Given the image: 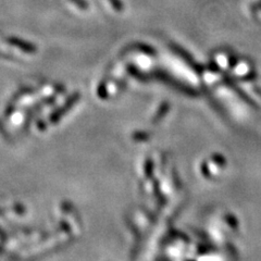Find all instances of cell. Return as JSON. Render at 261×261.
<instances>
[{"label":"cell","instance_id":"6da1fadb","mask_svg":"<svg viewBox=\"0 0 261 261\" xmlns=\"http://www.w3.org/2000/svg\"><path fill=\"white\" fill-rule=\"evenodd\" d=\"M80 98H81V95L79 94V93H75L74 95H72L69 99L65 101V103L62 106V107H60L59 109H57L53 114H51V117H50V123H57V122H58L64 114H65V112H67L69 109H71L72 107H73V105H74L77 100H80Z\"/></svg>","mask_w":261,"mask_h":261},{"label":"cell","instance_id":"7a4b0ae2","mask_svg":"<svg viewBox=\"0 0 261 261\" xmlns=\"http://www.w3.org/2000/svg\"><path fill=\"white\" fill-rule=\"evenodd\" d=\"M7 42L9 43V44H11V45H13V46H15V47L20 48L21 50L25 51L28 54H34V53H36V47L34 45L24 42V40H21L19 38L9 37V38L7 39Z\"/></svg>","mask_w":261,"mask_h":261},{"label":"cell","instance_id":"3957f363","mask_svg":"<svg viewBox=\"0 0 261 261\" xmlns=\"http://www.w3.org/2000/svg\"><path fill=\"white\" fill-rule=\"evenodd\" d=\"M106 95H107V92H106V85L100 84L99 88H98V96H99L100 98H106L107 97Z\"/></svg>","mask_w":261,"mask_h":261},{"label":"cell","instance_id":"277c9868","mask_svg":"<svg viewBox=\"0 0 261 261\" xmlns=\"http://www.w3.org/2000/svg\"><path fill=\"white\" fill-rule=\"evenodd\" d=\"M14 211L18 212V214H23V212L25 211V210H24V208L21 207V206H15L14 207Z\"/></svg>","mask_w":261,"mask_h":261}]
</instances>
